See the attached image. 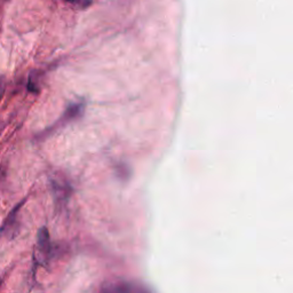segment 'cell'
<instances>
[{
	"label": "cell",
	"mask_w": 293,
	"mask_h": 293,
	"mask_svg": "<svg viewBox=\"0 0 293 293\" xmlns=\"http://www.w3.org/2000/svg\"><path fill=\"white\" fill-rule=\"evenodd\" d=\"M37 246L43 258H50L51 255V236L46 227H41L37 234Z\"/></svg>",
	"instance_id": "6da1fadb"
},
{
	"label": "cell",
	"mask_w": 293,
	"mask_h": 293,
	"mask_svg": "<svg viewBox=\"0 0 293 293\" xmlns=\"http://www.w3.org/2000/svg\"><path fill=\"white\" fill-rule=\"evenodd\" d=\"M68 2L72 4H78V5H82V4H90V0H68Z\"/></svg>",
	"instance_id": "7a4b0ae2"
},
{
	"label": "cell",
	"mask_w": 293,
	"mask_h": 293,
	"mask_svg": "<svg viewBox=\"0 0 293 293\" xmlns=\"http://www.w3.org/2000/svg\"><path fill=\"white\" fill-rule=\"evenodd\" d=\"M0 285H2V279H0Z\"/></svg>",
	"instance_id": "3957f363"
}]
</instances>
